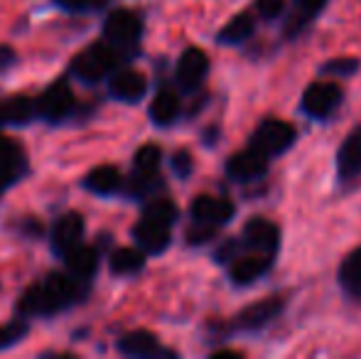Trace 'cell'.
Here are the masks:
<instances>
[{"instance_id": "ba28073f", "label": "cell", "mask_w": 361, "mask_h": 359, "mask_svg": "<svg viewBox=\"0 0 361 359\" xmlns=\"http://www.w3.org/2000/svg\"><path fill=\"white\" fill-rule=\"evenodd\" d=\"M72 109H74V94L67 82H54L52 87L39 96L37 104H35V111L47 121L67 118L72 114Z\"/></svg>"}, {"instance_id": "d6986e66", "label": "cell", "mask_w": 361, "mask_h": 359, "mask_svg": "<svg viewBox=\"0 0 361 359\" xmlns=\"http://www.w3.org/2000/svg\"><path fill=\"white\" fill-rule=\"evenodd\" d=\"M253 30H256V20H253V15L251 13H238V15H233V18L228 20L221 30H219L216 39L221 44H241L251 37Z\"/></svg>"}, {"instance_id": "484cf974", "label": "cell", "mask_w": 361, "mask_h": 359, "mask_svg": "<svg viewBox=\"0 0 361 359\" xmlns=\"http://www.w3.org/2000/svg\"><path fill=\"white\" fill-rule=\"evenodd\" d=\"M143 219L152 221V224H157V226H167V229H170V226L177 221V207L172 205L170 200H155L143 209Z\"/></svg>"}, {"instance_id": "83f0119b", "label": "cell", "mask_w": 361, "mask_h": 359, "mask_svg": "<svg viewBox=\"0 0 361 359\" xmlns=\"http://www.w3.org/2000/svg\"><path fill=\"white\" fill-rule=\"evenodd\" d=\"M157 185H160L157 173H140V170H135V175L128 182V192L133 197H145L147 192H152Z\"/></svg>"}, {"instance_id": "836d02e7", "label": "cell", "mask_w": 361, "mask_h": 359, "mask_svg": "<svg viewBox=\"0 0 361 359\" xmlns=\"http://www.w3.org/2000/svg\"><path fill=\"white\" fill-rule=\"evenodd\" d=\"M59 5H62L64 10H72V13H81V10L91 8V3L94 0H57Z\"/></svg>"}, {"instance_id": "5bb4252c", "label": "cell", "mask_w": 361, "mask_h": 359, "mask_svg": "<svg viewBox=\"0 0 361 359\" xmlns=\"http://www.w3.org/2000/svg\"><path fill=\"white\" fill-rule=\"evenodd\" d=\"M271 269V256L258 254V256H243L236 259L228 269V276L236 286H253L261 276H266Z\"/></svg>"}, {"instance_id": "9c48e42d", "label": "cell", "mask_w": 361, "mask_h": 359, "mask_svg": "<svg viewBox=\"0 0 361 359\" xmlns=\"http://www.w3.org/2000/svg\"><path fill=\"white\" fill-rule=\"evenodd\" d=\"M207 72H209V57L204 54V49L187 47L177 62V84L185 91H195L204 82Z\"/></svg>"}, {"instance_id": "ac0fdd59", "label": "cell", "mask_w": 361, "mask_h": 359, "mask_svg": "<svg viewBox=\"0 0 361 359\" xmlns=\"http://www.w3.org/2000/svg\"><path fill=\"white\" fill-rule=\"evenodd\" d=\"M118 350L128 357H152V355H160V342H157V337L152 332L135 330L121 337Z\"/></svg>"}, {"instance_id": "f1b7e54d", "label": "cell", "mask_w": 361, "mask_h": 359, "mask_svg": "<svg viewBox=\"0 0 361 359\" xmlns=\"http://www.w3.org/2000/svg\"><path fill=\"white\" fill-rule=\"evenodd\" d=\"M322 72L334 74V77H352V74L359 72V59H354V57L329 59V62L322 64Z\"/></svg>"}, {"instance_id": "e575fe53", "label": "cell", "mask_w": 361, "mask_h": 359, "mask_svg": "<svg viewBox=\"0 0 361 359\" xmlns=\"http://www.w3.org/2000/svg\"><path fill=\"white\" fill-rule=\"evenodd\" d=\"M15 64V52L8 44H0V69H8Z\"/></svg>"}, {"instance_id": "2e32d148", "label": "cell", "mask_w": 361, "mask_h": 359, "mask_svg": "<svg viewBox=\"0 0 361 359\" xmlns=\"http://www.w3.org/2000/svg\"><path fill=\"white\" fill-rule=\"evenodd\" d=\"M145 89H147V82L140 72L135 69H123L118 72L114 79H111V94L121 101H140L145 96Z\"/></svg>"}, {"instance_id": "3957f363", "label": "cell", "mask_w": 361, "mask_h": 359, "mask_svg": "<svg viewBox=\"0 0 361 359\" xmlns=\"http://www.w3.org/2000/svg\"><path fill=\"white\" fill-rule=\"evenodd\" d=\"M114 64H116L114 47L106 42H94V44H89L84 52L74 57L72 72L81 82L94 84V82H99V79H104L106 74L114 69Z\"/></svg>"}, {"instance_id": "f546056e", "label": "cell", "mask_w": 361, "mask_h": 359, "mask_svg": "<svg viewBox=\"0 0 361 359\" xmlns=\"http://www.w3.org/2000/svg\"><path fill=\"white\" fill-rule=\"evenodd\" d=\"M27 332V327L23 322H10V325H0V350L13 347L15 342H20Z\"/></svg>"}, {"instance_id": "44dd1931", "label": "cell", "mask_w": 361, "mask_h": 359, "mask_svg": "<svg viewBox=\"0 0 361 359\" xmlns=\"http://www.w3.org/2000/svg\"><path fill=\"white\" fill-rule=\"evenodd\" d=\"M86 190H91L94 195H114L121 187V173L114 165H101V168H94L84 180Z\"/></svg>"}, {"instance_id": "5b68a950", "label": "cell", "mask_w": 361, "mask_h": 359, "mask_svg": "<svg viewBox=\"0 0 361 359\" xmlns=\"http://www.w3.org/2000/svg\"><path fill=\"white\" fill-rule=\"evenodd\" d=\"M140 32H143L140 18L130 10H116L104 25V35L111 42V47H133L140 39Z\"/></svg>"}, {"instance_id": "30bf717a", "label": "cell", "mask_w": 361, "mask_h": 359, "mask_svg": "<svg viewBox=\"0 0 361 359\" xmlns=\"http://www.w3.org/2000/svg\"><path fill=\"white\" fill-rule=\"evenodd\" d=\"M266 173H268V158H263L261 153H256L251 148L241 150V153L231 155L226 160V175L233 182H241V185L261 180Z\"/></svg>"}, {"instance_id": "7a4b0ae2", "label": "cell", "mask_w": 361, "mask_h": 359, "mask_svg": "<svg viewBox=\"0 0 361 359\" xmlns=\"http://www.w3.org/2000/svg\"><path fill=\"white\" fill-rule=\"evenodd\" d=\"M295 138H298V130H295L293 123L281 121V118H268L253 130L251 140H248V148L271 160V158H278V155L288 153L295 145Z\"/></svg>"}, {"instance_id": "1f68e13d", "label": "cell", "mask_w": 361, "mask_h": 359, "mask_svg": "<svg viewBox=\"0 0 361 359\" xmlns=\"http://www.w3.org/2000/svg\"><path fill=\"white\" fill-rule=\"evenodd\" d=\"M172 170H175L180 178H190L192 175V155L187 150H177L172 155Z\"/></svg>"}, {"instance_id": "8992f818", "label": "cell", "mask_w": 361, "mask_h": 359, "mask_svg": "<svg viewBox=\"0 0 361 359\" xmlns=\"http://www.w3.org/2000/svg\"><path fill=\"white\" fill-rule=\"evenodd\" d=\"M283 308H286V303H283L281 298H263V300L243 308V310L233 317V327H236V330H246V332L263 330V327H268L281 315Z\"/></svg>"}, {"instance_id": "4dcf8cb0", "label": "cell", "mask_w": 361, "mask_h": 359, "mask_svg": "<svg viewBox=\"0 0 361 359\" xmlns=\"http://www.w3.org/2000/svg\"><path fill=\"white\" fill-rule=\"evenodd\" d=\"M286 10V0H256V13L263 20H276Z\"/></svg>"}, {"instance_id": "603a6c76", "label": "cell", "mask_w": 361, "mask_h": 359, "mask_svg": "<svg viewBox=\"0 0 361 359\" xmlns=\"http://www.w3.org/2000/svg\"><path fill=\"white\" fill-rule=\"evenodd\" d=\"M339 283L352 298H361V246L344 256L339 266Z\"/></svg>"}, {"instance_id": "6da1fadb", "label": "cell", "mask_w": 361, "mask_h": 359, "mask_svg": "<svg viewBox=\"0 0 361 359\" xmlns=\"http://www.w3.org/2000/svg\"><path fill=\"white\" fill-rule=\"evenodd\" d=\"M76 298V286L62 273H49L42 283L27 288L23 298H20V310L25 315H49L62 308H67Z\"/></svg>"}, {"instance_id": "d6a6232c", "label": "cell", "mask_w": 361, "mask_h": 359, "mask_svg": "<svg viewBox=\"0 0 361 359\" xmlns=\"http://www.w3.org/2000/svg\"><path fill=\"white\" fill-rule=\"evenodd\" d=\"M329 0H295V5H298V10L305 15V18H314V15H319Z\"/></svg>"}, {"instance_id": "7402d4cb", "label": "cell", "mask_w": 361, "mask_h": 359, "mask_svg": "<svg viewBox=\"0 0 361 359\" xmlns=\"http://www.w3.org/2000/svg\"><path fill=\"white\" fill-rule=\"evenodd\" d=\"M35 116V104L27 96H10L0 101V126L3 123H27Z\"/></svg>"}, {"instance_id": "d4e9b609", "label": "cell", "mask_w": 361, "mask_h": 359, "mask_svg": "<svg viewBox=\"0 0 361 359\" xmlns=\"http://www.w3.org/2000/svg\"><path fill=\"white\" fill-rule=\"evenodd\" d=\"M143 266H145V254L140 249L123 246V249H116L114 256H111V271L116 276H133V273L143 271Z\"/></svg>"}, {"instance_id": "52a82bcc", "label": "cell", "mask_w": 361, "mask_h": 359, "mask_svg": "<svg viewBox=\"0 0 361 359\" xmlns=\"http://www.w3.org/2000/svg\"><path fill=\"white\" fill-rule=\"evenodd\" d=\"M243 244L256 251V254L273 256L278 251V246H281V229H278L271 219L253 217V219L246 221V226H243Z\"/></svg>"}, {"instance_id": "4fadbf2b", "label": "cell", "mask_w": 361, "mask_h": 359, "mask_svg": "<svg viewBox=\"0 0 361 359\" xmlns=\"http://www.w3.org/2000/svg\"><path fill=\"white\" fill-rule=\"evenodd\" d=\"M337 173L342 182L354 180L361 175V123L342 140V145H339Z\"/></svg>"}, {"instance_id": "277c9868", "label": "cell", "mask_w": 361, "mask_h": 359, "mask_svg": "<svg viewBox=\"0 0 361 359\" xmlns=\"http://www.w3.org/2000/svg\"><path fill=\"white\" fill-rule=\"evenodd\" d=\"M344 99V91L339 84L332 82H314L302 91V111L312 118H327L339 109Z\"/></svg>"}, {"instance_id": "cb8c5ba5", "label": "cell", "mask_w": 361, "mask_h": 359, "mask_svg": "<svg viewBox=\"0 0 361 359\" xmlns=\"http://www.w3.org/2000/svg\"><path fill=\"white\" fill-rule=\"evenodd\" d=\"M180 116V99L172 91H160L150 104V118L155 126H170Z\"/></svg>"}, {"instance_id": "ffe728a7", "label": "cell", "mask_w": 361, "mask_h": 359, "mask_svg": "<svg viewBox=\"0 0 361 359\" xmlns=\"http://www.w3.org/2000/svg\"><path fill=\"white\" fill-rule=\"evenodd\" d=\"M67 269L72 276H76L79 281H86V278H91L99 269V254H96V249H91V246H74L72 251H67Z\"/></svg>"}, {"instance_id": "4316f807", "label": "cell", "mask_w": 361, "mask_h": 359, "mask_svg": "<svg viewBox=\"0 0 361 359\" xmlns=\"http://www.w3.org/2000/svg\"><path fill=\"white\" fill-rule=\"evenodd\" d=\"M160 160H162V150L157 148V145L147 143L135 153L133 163H135V170H140V173H157Z\"/></svg>"}, {"instance_id": "9a60e30c", "label": "cell", "mask_w": 361, "mask_h": 359, "mask_svg": "<svg viewBox=\"0 0 361 359\" xmlns=\"http://www.w3.org/2000/svg\"><path fill=\"white\" fill-rule=\"evenodd\" d=\"M133 239L143 254H160V251H165L170 246V229L140 219L133 229Z\"/></svg>"}, {"instance_id": "7c38bea8", "label": "cell", "mask_w": 361, "mask_h": 359, "mask_svg": "<svg viewBox=\"0 0 361 359\" xmlns=\"http://www.w3.org/2000/svg\"><path fill=\"white\" fill-rule=\"evenodd\" d=\"M81 236H84V217L76 214V212L62 214L52 229L54 254H67V251H72L74 246L81 244Z\"/></svg>"}, {"instance_id": "d590c367", "label": "cell", "mask_w": 361, "mask_h": 359, "mask_svg": "<svg viewBox=\"0 0 361 359\" xmlns=\"http://www.w3.org/2000/svg\"><path fill=\"white\" fill-rule=\"evenodd\" d=\"M214 357H226V359H236L241 357L238 352H231V350H224V352H214Z\"/></svg>"}, {"instance_id": "8fae6325", "label": "cell", "mask_w": 361, "mask_h": 359, "mask_svg": "<svg viewBox=\"0 0 361 359\" xmlns=\"http://www.w3.org/2000/svg\"><path fill=\"white\" fill-rule=\"evenodd\" d=\"M192 219L195 224H209V226H221L236 214V207L228 200L221 197H209V195H200L192 202Z\"/></svg>"}, {"instance_id": "e0dca14e", "label": "cell", "mask_w": 361, "mask_h": 359, "mask_svg": "<svg viewBox=\"0 0 361 359\" xmlns=\"http://www.w3.org/2000/svg\"><path fill=\"white\" fill-rule=\"evenodd\" d=\"M20 170H23V153H20L18 143L13 138L0 135V190L18 178Z\"/></svg>"}]
</instances>
